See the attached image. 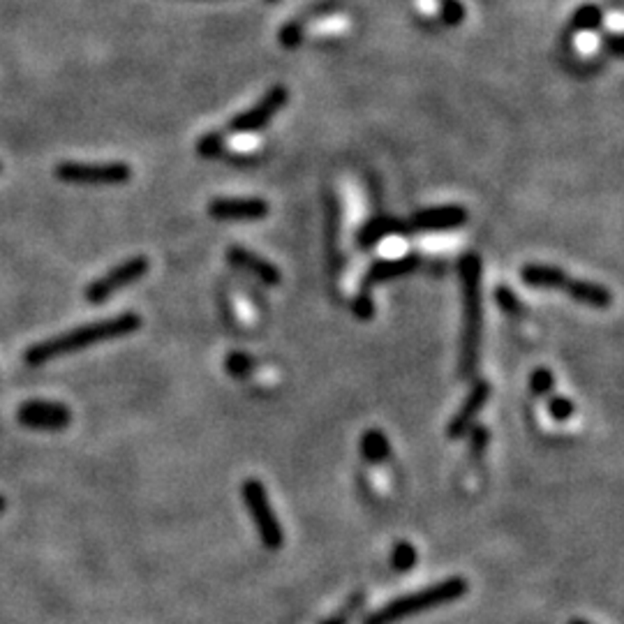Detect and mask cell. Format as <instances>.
I'll use <instances>...</instances> for the list:
<instances>
[{
	"label": "cell",
	"mask_w": 624,
	"mask_h": 624,
	"mask_svg": "<svg viewBox=\"0 0 624 624\" xmlns=\"http://www.w3.org/2000/svg\"><path fill=\"white\" fill-rule=\"evenodd\" d=\"M439 19L444 21V26H460L465 19V7L460 0H442L439 5Z\"/></svg>",
	"instance_id": "cell-24"
},
{
	"label": "cell",
	"mask_w": 624,
	"mask_h": 624,
	"mask_svg": "<svg viewBox=\"0 0 624 624\" xmlns=\"http://www.w3.org/2000/svg\"><path fill=\"white\" fill-rule=\"evenodd\" d=\"M564 294H569L578 303L592 305V308H609V305H613L610 289L599 283H590V280L569 278L567 284H564Z\"/></svg>",
	"instance_id": "cell-16"
},
{
	"label": "cell",
	"mask_w": 624,
	"mask_h": 624,
	"mask_svg": "<svg viewBox=\"0 0 624 624\" xmlns=\"http://www.w3.org/2000/svg\"><path fill=\"white\" fill-rule=\"evenodd\" d=\"M208 216L222 222H254L269 216V204L259 197H217L208 204Z\"/></svg>",
	"instance_id": "cell-9"
},
{
	"label": "cell",
	"mask_w": 624,
	"mask_h": 624,
	"mask_svg": "<svg viewBox=\"0 0 624 624\" xmlns=\"http://www.w3.org/2000/svg\"><path fill=\"white\" fill-rule=\"evenodd\" d=\"M548 412H551V417L555 418V421H567L573 414V403L569 398L552 396L551 400H548Z\"/></svg>",
	"instance_id": "cell-28"
},
{
	"label": "cell",
	"mask_w": 624,
	"mask_h": 624,
	"mask_svg": "<svg viewBox=\"0 0 624 624\" xmlns=\"http://www.w3.org/2000/svg\"><path fill=\"white\" fill-rule=\"evenodd\" d=\"M488 398H490V384L485 382V379H476V382L472 384L467 398H465V403L460 405V409L454 414V418H451L449 430H446L451 439H460L463 435L470 433V428L475 426L479 414L484 412Z\"/></svg>",
	"instance_id": "cell-10"
},
{
	"label": "cell",
	"mask_w": 624,
	"mask_h": 624,
	"mask_svg": "<svg viewBox=\"0 0 624 624\" xmlns=\"http://www.w3.org/2000/svg\"><path fill=\"white\" fill-rule=\"evenodd\" d=\"M389 439L382 430H368L361 437V456L368 463H384L389 458Z\"/></svg>",
	"instance_id": "cell-18"
},
{
	"label": "cell",
	"mask_w": 624,
	"mask_h": 624,
	"mask_svg": "<svg viewBox=\"0 0 624 624\" xmlns=\"http://www.w3.org/2000/svg\"><path fill=\"white\" fill-rule=\"evenodd\" d=\"M21 426L33 430H62L72 421V412L65 405L52 400H28L16 412Z\"/></svg>",
	"instance_id": "cell-8"
},
{
	"label": "cell",
	"mask_w": 624,
	"mask_h": 624,
	"mask_svg": "<svg viewBox=\"0 0 624 624\" xmlns=\"http://www.w3.org/2000/svg\"><path fill=\"white\" fill-rule=\"evenodd\" d=\"M5 506H7V502H5V497H3V495H0V514H3V511H5Z\"/></svg>",
	"instance_id": "cell-32"
},
{
	"label": "cell",
	"mask_w": 624,
	"mask_h": 624,
	"mask_svg": "<svg viewBox=\"0 0 624 624\" xmlns=\"http://www.w3.org/2000/svg\"><path fill=\"white\" fill-rule=\"evenodd\" d=\"M521 278L527 287L564 289L571 275L560 269V266H551V264H527V266H523Z\"/></svg>",
	"instance_id": "cell-17"
},
{
	"label": "cell",
	"mask_w": 624,
	"mask_h": 624,
	"mask_svg": "<svg viewBox=\"0 0 624 624\" xmlns=\"http://www.w3.org/2000/svg\"><path fill=\"white\" fill-rule=\"evenodd\" d=\"M418 266H421V257H418V253H408V254H403V257H396V259H379V262H375L370 269L366 271V275H363V280H361V289L372 292V287H377V284L391 283V280L414 274Z\"/></svg>",
	"instance_id": "cell-12"
},
{
	"label": "cell",
	"mask_w": 624,
	"mask_h": 624,
	"mask_svg": "<svg viewBox=\"0 0 624 624\" xmlns=\"http://www.w3.org/2000/svg\"><path fill=\"white\" fill-rule=\"evenodd\" d=\"M0 174H3V165H0Z\"/></svg>",
	"instance_id": "cell-35"
},
{
	"label": "cell",
	"mask_w": 624,
	"mask_h": 624,
	"mask_svg": "<svg viewBox=\"0 0 624 624\" xmlns=\"http://www.w3.org/2000/svg\"><path fill=\"white\" fill-rule=\"evenodd\" d=\"M418 555L417 551H414V546H409V543H398L396 551H393V557H391V564L393 569H398V571H409V569L417 564Z\"/></svg>",
	"instance_id": "cell-25"
},
{
	"label": "cell",
	"mask_w": 624,
	"mask_h": 624,
	"mask_svg": "<svg viewBox=\"0 0 624 624\" xmlns=\"http://www.w3.org/2000/svg\"><path fill=\"white\" fill-rule=\"evenodd\" d=\"M341 206H338L336 195H331L326 199V253H329V266H331V278H338L341 274V248H338V241H341Z\"/></svg>",
	"instance_id": "cell-15"
},
{
	"label": "cell",
	"mask_w": 624,
	"mask_h": 624,
	"mask_svg": "<svg viewBox=\"0 0 624 624\" xmlns=\"http://www.w3.org/2000/svg\"><path fill=\"white\" fill-rule=\"evenodd\" d=\"M495 301L497 305H500L502 310H504L506 315H514V317H521L523 315V303L521 299H518L514 292H511L506 284H500V287L495 289Z\"/></svg>",
	"instance_id": "cell-23"
},
{
	"label": "cell",
	"mask_w": 624,
	"mask_h": 624,
	"mask_svg": "<svg viewBox=\"0 0 624 624\" xmlns=\"http://www.w3.org/2000/svg\"><path fill=\"white\" fill-rule=\"evenodd\" d=\"M227 149V135L225 132H206L202 139L197 141V153L213 160V158H222Z\"/></svg>",
	"instance_id": "cell-20"
},
{
	"label": "cell",
	"mask_w": 624,
	"mask_h": 624,
	"mask_svg": "<svg viewBox=\"0 0 624 624\" xmlns=\"http://www.w3.org/2000/svg\"><path fill=\"white\" fill-rule=\"evenodd\" d=\"M243 500H245V506L250 511V518L257 525L259 539L269 551H275V548L283 546V527H280L278 518H275V511L271 506L269 495L259 481L250 479L243 484Z\"/></svg>",
	"instance_id": "cell-5"
},
{
	"label": "cell",
	"mask_w": 624,
	"mask_h": 624,
	"mask_svg": "<svg viewBox=\"0 0 624 624\" xmlns=\"http://www.w3.org/2000/svg\"><path fill=\"white\" fill-rule=\"evenodd\" d=\"M363 599H366V597H363V594H354V597H351L350 601H347V604L342 606L341 613L333 615V618H331V619H326L324 624H350V619L354 618L356 610L361 609Z\"/></svg>",
	"instance_id": "cell-29"
},
{
	"label": "cell",
	"mask_w": 624,
	"mask_h": 624,
	"mask_svg": "<svg viewBox=\"0 0 624 624\" xmlns=\"http://www.w3.org/2000/svg\"><path fill=\"white\" fill-rule=\"evenodd\" d=\"M467 222V211L463 206H435L423 208L409 217V232H449L463 227Z\"/></svg>",
	"instance_id": "cell-11"
},
{
	"label": "cell",
	"mask_w": 624,
	"mask_h": 624,
	"mask_svg": "<svg viewBox=\"0 0 624 624\" xmlns=\"http://www.w3.org/2000/svg\"><path fill=\"white\" fill-rule=\"evenodd\" d=\"M287 100L289 93L284 86L269 88L254 107H250L248 111H243V114L234 116L229 120L225 135H254V132L266 128L280 114V109L287 104Z\"/></svg>",
	"instance_id": "cell-6"
},
{
	"label": "cell",
	"mask_w": 624,
	"mask_h": 624,
	"mask_svg": "<svg viewBox=\"0 0 624 624\" xmlns=\"http://www.w3.org/2000/svg\"><path fill=\"white\" fill-rule=\"evenodd\" d=\"M488 430L484 426H472L470 428V454L472 456H481L484 449L488 446Z\"/></svg>",
	"instance_id": "cell-30"
},
{
	"label": "cell",
	"mask_w": 624,
	"mask_h": 624,
	"mask_svg": "<svg viewBox=\"0 0 624 624\" xmlns=\"http://www.w3.org/2000/svg\"><path fill=\"white\" fill-rule=\"evenodd\" d=\"M141 329V317L137 312H123V315L109 317V320L91 322V324L77 326V329L61 333L56 338H49L44 342H37L26 351L28 366H44V363L61 359V356L77 354L88 350L98 342L116 341V338L132 336Z\"/></svg>",
	"instance_id": "cell-1"
},
{
	"label": "cell",
	"mask_w": 624,
	"mask_h": 624,
	"mask_svg": "<svg viewBox=\"0 0 624 624\" xmlns=\"http://www.w3.org/2000/svg\"><path fill=\"white\" fill-rule=\"evenodd\" d=\"M227 262L232 264L234 269H241L253 275V278H257L266 287H278L283 283V274H280V269L274 262L259 257V254L250 253L241 245H234V248L227 250Z\"/></svg>",
	"instance_id": "cell-13"
},
{
	"label": "cell",
	"mask_w": 624,
	"mask_h": 624,
	"mask_svg": "<svg viewBox=\"0 0 624 624\" xmlns=\"http://www.w3.org/2000/svg\"><path fill=\"white\" fill-rule=\"evenodd\" d=\"M56 176L74 186H123L132 178V169L125 162H61Z\"/></svg>",
	"instance_id": "cell-4"
},
{
	"label": "cell",
	"mask_w": 624,
	"mask_h": 624,
	"mask_svg": "<svg viewBox=\"0 0 624 624\" xmlns=\"http://www.w3.org/2000/svg\"><path fill=\"white\" fill-rule=\"evenodd\" d=\"M467 592V583L463 578H446L439 583L428 585V588L418 590V592L405 594L393 601H389L382 609L372 610L363 624H398L400 619L412 618V615L426 613V610L439 609L444 604H451Z\"/></svg>",
	"instance_id": "cell-3"
},
{
	"label": "cell",
	"mask_w": 624,
	"mask_h": 624,
	"mask_svg": "<svg viewBox=\"0 0 624 624\" xmlns=\"http://www.w3.org/2000/svg\"><path fill=\"white\" fill-rule=\"evenodd\" d=\"M569 624H590V622H585V619H573V622H569Z\"/></svg>",
	"instance_id": "cell-33"
},
{
	"label": "cell",
	"mask_w": 624,
	"mask_h": 624,
	"mask_svg": "<svg viewBox=\"0 0 624 624\" xmlns=\"http://www.w3.org/2000/svg\"><path fill=\"white\" fill-rule=\"evenodd\" d=\"M409 234L412 232H409L408 222H403L396 216H387V213H382V216L370 217V220L359 229V234H356V243H359V248L361 250H370V248H375L377 243H382L384 238L409 236Z\"/></svg>",
	"instance_id": "cell-14"
},
{
	"label": "cell",
	"mask_w": 624,
	"mask_h": 624,
	"mask_svg": "<svg viewBox=\"0 0 624 624\" xmlns=\"http://www.w3.org/2000/svg\"><path fill=\"white\" fill-rule=\"evenodd\" d=\"M301 40H303V24L301 21H289L284 24L283 31H280V44L284 49H294L299 47Z\"/></svg>",
	"instance_id": "cell-27"
},
{
	"label": "cell",
	"mask_w": 624,
	"mask_h": 624,
	"mask_svg": "<svg viewBox=\"0 0 624 624\" xmlns=\"http://www.w3.org/2000/svg\"><path fill=\"white\" fill-rule=\"evenodd\" d=\"M601 24H604V12H601V7L599 5H592V3H588V5H581L571 16V31L573 33L599 31V28H601Z\"/></svg>",
	"instance_id": "cell-19"
},
{
	"label": "cell",
	"mask_w": 624,
	"mask_h": 624,
	"mask_svg": "<svg viewBox=\"0 0 624 624\" xmlns=\"http://www.w3.org/2000/svg\"><path fill=\"white\" fill-rule=\"evenodd\" d=\"M351 312L359 322H370L375 317V301H372V292L359 289L356 299L351 301Z\"/></svg>",
	"instance_id": "cell-21"
},
{
	"label": "cell",
	"mask_w": 624,
	"mask_h": 624,
	"mask_svg": "<svg viewBox=\"0 0 624 624\" xmlns=\"http://www.w3.org/2000/svg\"><path fill=\"white\" fill-rule=\"evenodd\" d=\"M225 368H227L229 375L241 379V377H248L254 370V361L248 354H243V351H232L227 356V361H225Z\"/></svg>",
	"instance_id": "cell-22"
},
{
	"label": "cell",
	"mask_w": 624,
	"mask_h": 624,
	"mask_svg": "<svg viewBox=\"0 0 624 624\" xmlns=\"http://www.w3.org/2000/svg\"><path fill=\"white\" fill-rule=\"evenodd\" d=\"M266 3H280V0H266Z\"/></svg>",
	"instance_id": "cell-34"
},
{
	"label": "cell",
	"mask_w": 624,
	"mask_h": 624,
	"mask_svg": "<svg viewBox=\"0 0 624 624\" xmlns=\"http://www.w3.org/2000/svg\"><path fill=\"white\" fill-rule=\"evenodd\" d=\"M463 284V336H460V377L476 375L481 359V331H484V299H481V257L476 253L463 254L458 262Z\"/></svg>",
	"instance_id": "cell-2"
},
{
	"label": "cell",
	"mask_w": 624,
	"mask_h": 624,
	"mask_svg": "<svg viewBox=\"0 0 624 624\" xmlns=\"http://www.w3.org/2000/svg\"><path fill=\"white\" fill-rule=\"evenodd\" d=\"M552 387H555V377L548 368H537V370L530 375V389L537 396H551Z\"/></svg>",
	"instance_id": "cell-26"
},
{
	"label": "cell",
	"mask_w": 624,
	"mask_h": 624,
	"mask_svg": "<svg viewBox=\"0 0 624 624\" xmlns=\"http://www.w3.org/2000/svg\"><path fill=\"white\" fill-rule=\"evenodd\" d=\"M606 42H609L610 53H613V56H618V58L622 56V37H619V35H610Z\"/></svg>",
	"instance_id": "cell-31"
},
{
	"label": "cell",
	"mask_w": 624,
	"mask_h": 624,
	"mask_svg": "<svg viewBox=\"0 0 624 624\" xmlns=\"http://www.w3.org/2000/svg\"><path fill=\"white\" fill-rule=\"evenodd\" d=\"M149 259L146 257H132L125 259L123 264L114 266V269L104 274L102 278L93 280L86 287V301L88 303H104L114 294H119L120 289L135 284L137 280L144 278L149 274Z\"/></svg>",
	"instance_id": "cell-7"
}]
</instances>
